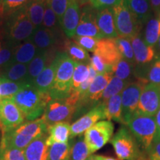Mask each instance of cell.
<instances>
[{"mask_svg": "<svg viewBox=\"0 0 160 160\" xmlns=\"http://www.w3.org/2000/svg\"><path fill=\"white\" fill-rule=\"evenodd\" d=\"M47 0H32L26 5L28 17L35 28L42 25Z\"/></svg>", "mask_w": 160, "mask_h": 160, "instance_id": "30", "label": "cell"}, {"mask_svg": "<svg viewBox=\"0 0 160 160\" xmlns=\"http://www.w3.org/2000/svg\"><path fill=\"white\" fill-rule=\"evenodd\" d=\"M48 133V126L42 118L24 122L16 128L2 133L1 145L12 148L25 150L33 140Z\"/></svg>", "mask_w": 160, "mask_h": 160, "instance_id": "1", "label": "cell"}, {"mask_svg": "<svg viewBox=\"0 0 160 160\" xmlns=\"http://www.w3.org/2000/svg\"><path fill=\"white\" fill-rule=\"evenodd\" d=\"M137 160H148L147 155L145 154V153H142V154L141 155V157H140Z\"/></svg>", "mask_w": 160, "mask_h": 160, "instance_id": "53", "label": "cell"}, {"mask_svg": "<svg viewBox=\"0 0 160 160\" xmlns=\"http://www.w3.org/2000/svg\"><path fill=\"white\" fill-rule=\"evenodd\" d=\"M133 47L136 64L139 65H145L152 62L157 57L154 47L148 45L145 40L140 36V33L131 39Z\"/></svg>", "mask_w": 160, "mask_h": 160, "instance_id": "18", "label": "cell"}, {"mask_svg": "<svg viewBox=\"0 0 160 160\" xmlns=\"http://www.w3.org/2000/svg\"><path fill=\"white\" fill-rule=\"evenodd\" d=\"M148 83L147 79L137 78V80L130 82L125 89L122 91V119L125 125L137 113L139 97L144 86Z\"/></svg>", "mask_w": 160, "mask_h": 160, "instance_id": "8", "label": "cell"}, {"mask_svg": "<svg viewBox=\"0 0 160 160\" xmlns=\"http://www.w3.org/2000/svg\"><path fill=\"white\" fill-rule=\"evenodd\" d=\"M77 1L79 2V5H87V4H88V2L89 0H77Z\"/></svg>", "mask_w": 160, "mask_h": 160, "instance_id": "52", "label": "cell"}, {"mask_svg": "<svg viewBox=\"0 0 160 160\" xmlns=\"http://www.w3.org/2000/svg\"><path fill=\"white\" fill-rule=\"evenodd\" d=\"M126 126L137 139L140 147L147 153L157 136L154 117L135 113Z\"/></svg>", "mask_w": 160, "mask_h": 160, "instance_id": "4", "label": "cell"}, {"mask_svg": "<svg viewBox=\"0 0 160 160\" xmlns=\"http://www.w3.org/2000/svg\"><path fill=\"white\" fill-rule=\"evenodd\" d=\"M77 108V105L71 103L67 98L51 99L41 118L48 127L61 122H70Z\"/></svg>", "mask_w": 160, "mask_h": 160, "instance_id": "10", "label": "cell"}, {"mask_svg": "<svg viewBox=\"0 0 160 160\" xmlns=\"http://www.w3.org/2000/svg\"><path fill=\"white\" fill-rule=\"evenodd\" d=\"M28 84L30 83L17 82L0 77V93L2 99H12Z\"/></svg>", "mask_w": 160, "mask_h": 160, "instance_id": "32", "label": "cell"}, {"mask_svg": "<svg viewBox=\"0 0 160 160\" xmlns=\"http://www.w3.org/2000/svg\"><path fill=\"white\" fill-rule=\"evenodd\" d=\"M58 23H59V22H58L57 16H56L55 13L53 11L51 6L49 5V4L47 2L42 25L44 26L46 28L51 30L52 31L54 32V30L55 28H57Z\"/></svg>", "mask_w": 160, "mask_h": 160, "instance_id": "43", "label": "cell"}, {"mask_svg": "<svg viewBox=\"0 0 160 160\" xmlns=\"http://www.w3.org/2000/svg\"><path fill=\"white\" fill-rule=\"evenodd\" d=\"M145 79L150 83L160 86V57H156L150 65Z\"/></svg>", "mask_w": 160, "mask_h": 160, "instance_id": "41", "label": "cell"}, {"mask_svg": "<svg viewBox=\"0 0 160 160\" xmlns=\"http://www.w3.org/2000/svg\"><path fill=\"white\" fill-rule=\"evenodd\" d=\"M89 68L90 64L88 65V64L76 63L73 77H72L71 93L77 91L80 85L88 78Z\"/></svg>", "mask_w": 160, "mask_h": 160, "instance_id": "34", "label": "cell"}, {"mask_svg": "<svg viewBox=\"0 0 160 160\" xmlns=\"http://www.w3.org/2000/svg\"><path fill=\"white\" fill-rule=\"evenodd\" d=\"M92 155L83 139L77 140L71 149V160H86Z\"/></svg>", "mask_w": 160, "mask_h": 160, "instance_id": "38", "label": "cell"}, {"mask_svg": "<svg viewBox=\"0 0 160 160\" xmlns=\"http://www.w3.org/2000/svg\"><path fill=\"white\" fill-rule=\"evenodd\" d=\"M134 71V65L122 58L112 66V73L114 77L125 81H130V77Z\"/></svg>", "mask_w": 160, "mask_h": 160, "instance_id": "33", "label": "cell"}, {"mask_svg": "<svg viewBox=\"0 0 160 160\" xmlns=\"http://www.w3.org/2000/svg\"><path fill=\"white\" fill-rule=\"evenodd\" d=\"M103 104L105 106V119L108 121L113 120L124 125L121 93L111 97L106 102Z\"/></svg>", "mask_w": 160, "mask_h": 160, "instance_id": "28", "label": "cell"}, {"mask_svg": "<svg viewBox=\"0 0 160 160\" xmlns=\"http://www.w3.org/2000/svg\"><path fill=\"white\" fill-rule=\"evenodd\" d=\"M64 51L68 57L76 63L90 64L91 57L88 52L83 48L73 42V40H66L64 42Z\"/></svg>", "mask_w": 160, "mask_h": 160, "instance_id": "29", "label": "cell"}, {"mask_svg": "<svg viewBox=\"0 0 160 160\" xmlns=\"http://www.w3.org/2000/svg\"><path fill=\"white\" fill-rule=\"evenodd\" d=\"M115 40L122 57L135 65L136 62L134 59V53H133L131 39H128V38L118 37L116 38Z\"/></svg>", "mask_w": 160, "mask_h": 160, "instance_id": "37", "label": "cell"}, {"mask_svg": "<svg viewBox=\"0 0 160 160\" xmlns=\"http://www.w3.org/2000/svg\"><path fill=\"white\" fill-rule=\"evenodd\" d=\"M90 65L95 70L97 74L110 73V72L112 73V66H110L104 62L103 60L95 53H93V55L91 57Z\"/></svg>", "mask_w": 160, "mask_h": 160, "instance_id": "46", "label": "cell"}, {"mask_svg": "<svg viewBox=\"0 0 160 160\" xmlns=\"http://www.w3.org/2000/svg\"><path fill=\"white\" fill-rule=\"evenodd\" d=\"M113 73H102V74H97L93 79L91 85H90L88 90L86 92L84 97L80 100L79 102V105H84V104H96L99 102L102 97L103 92L105 91L112 77Z\"/></svg>", "mask_w": 160, "mask_h": 160, "instance_id": "15", "label": "cell"}, {"mask_svg": "<svg viewBox=\"0 0 160 160\" xmlns=\"http://www.w3.org/2000/svg\"><path fill=\"white\" fill-rule=\"evenodd\" d=\"M80 16L81 8L79 2L77 0H70L60 24L64 33L70 39H72L76 35V31L79 25Z\"/></svg>", "mask_w": 160, "mask_h": 160, "instance_id": "16", "label": "cell"}, {"mask_svg": "<svg viewBox=\"0 0 160 160\" xmlns=\"http://www.w3.org/2000/svg\"><path fill=\"white\" fill-rule=\"evenodd\" d=\"M3 1H4V0H0V5H2V3H3Z\"/></svg>", "mask_w": 160, "mask_h": 160, "instance_id": "57", "label": "cell"}, {"mask_svg": "<svg viewBox=\"0 0 160 160\" xmlns=\"http://www.w3.org/2000/svg\"><path fill=\"white\" fill-rule=\"evenodd\" d=\"M97 24L102 38L116 39L118 37L112 8H106L97 11Z\"/></svg>", "mask_w": 160, "mask_h": 160, "instance_id": "19", "label": "cell"}, {"mask_svg": "<svg viewBox=\"0 0 160 160\" xmlns=\"http://www.w3.org/2000/svg\"><path fill=\"white\" fill-rule=\"evenodd\" d=\"M126 5L142 25H145L152 17L150 0H125Z\"/></svg>", "mask_w": 160, "mask_h": 160, "instance_id": "27", "label": "cell"}, {"mask_svg": "<svg viewBox=\"0 0 160 160\" xmlns=\"http://www.w3.org/2000/svg\"><path fill=\"white\" fill-rule=\"evenodd\" d=\"M71 149L68 142L52 144L49 146L48 160H70Z\"/></svg>", "mask_w": 160, "mask_h": 160, "instance_id": "36", "label": "cell"}, {"mask_svg": "<svg viewBox=\"0 0 160 160\" xmlns=\"http://www.w3.org/2000/svg\"><path fill=\"white\" fill-rule=\"evenodd\" d=\"M160 37V20L157 16L151 17L145 24L144 40L148 45L156 47Z\"/></svg>", "mask_w": 160, "mask_h": 160, "instance_id": "31", "label": "cell"}, {"mask_svg": "<svg viewBox=\"0 0 160 160\" xmlns=\"http://www.w3.org/2000/svg\"><path fill=\"white\" fill-rule=\"evenodd\" d=\"M48 135L43 134L33 140L24 150L25 160H48L49 146L47 144Z\"/></svg>", "mask_w": 160, "mask_h": 160, "instance_id": "22", "label": "cell"}, {"mask_svg": "<svg viewBox=\"0 0 160 160\" xmlns=\"http://www.w3.org/2000/svg\"><path fill=\"white\" fill-rule=\"evenodd\" d=\"M156 124H157V137H160V109L157 111V113H156L154 116Z\"/></svg>", "mask_w": 160, "mask_h": 160, "instance_id": "50", "label": "cell"}, {"mask_svg": "<svg viewBox=\"0 0 160 160\" xmlns=\"http://www.w3.org/2000/svg\"><path fill=\"white\" fill-rule=\"evenodd\" d=\"M122 0H89V5L93 9L99 10L106 8H112L120 2Z\"/></svg>", "mask_w": 160, "mask_h": 160, "instance_id": "47", "label": "cell"}, {"mask_svg": "<svg viewBox=\"0 0 160 160\" xmlns=\"http://www.w3.org/2000/svg\"><path fill=\"white\" fill-rule=\"evenodd\" d=\"M148 160H160V137H157L151 148L147 152Z\"/></svg>", "mask_w": 160, "mask_h": 160, "instance_id": "48", "label": "cell"}, {"mask_svg": "<svg viewBox=\"0 0 160 160\" xmlns=\"http://www.w3.org/2000/svg\"><path fill=\"white\" fill-rule=\"evenodd\" d=\"M129 82L130 81L122 80L113 76L107 88H106L103 92L102 97L101 99L102 103H105L111 97L117 94H119V93H121L122 91L125 89V88Z\"/></svg>", "mask_w": 160, "mask_h": 160, "instance_id": "35", "label": "cell"}, {"mask_svg": "<svg viewBox=\"0 0 160 160\" xmlns=\"http://www.w3.org/2000/svg\"><path fill=\"white\" fill-rule=\"evenodd\" d=\"M157 16L158 17V18H159V20H160V12H159V13H157Z\"/></svg>", "mask_w": 160, "mask_h": 160, "instance_id": "56", "label": "cell"}, {"mask_svg": "<svg viewBox=\"0 0 160 160\" xmlns=\"http://www.w3.org/2000/svg\"><path fill=\"white\" fill-rule=\"evenodd\" d=\"M118 37L131 39L140 33L142 25L130 11L125 0L112 7Z\"/></svg>", "mask_w": 160, "mask_h": 160, "instance_id": "6", "label": "cell"}, {"mask_svg": "<svg viewBox=\"0 0 160 160\" xmlns=\"http://www.w3.org/2000/svg\"><path fill=\"white\" fill-rule=\"evenodd\" d=\"M72 40L81 46L82 48H83L87 51L94 53L99 39H97V38L90 37H78V36H74V37L72 38Z\"/></svg>", "mask_w": 160, "mask_h": 160, "instance_id": "45", "label": "cell"}, {"mask_svg": "<svg viewBox=\"0 0 160 160\" xmlns=\"http://www.w3.org/2000/svg\"><path fill=\"white\" fill-rule=\"evenodd\" d=\"M58 65L55 80L49 94L52 99H65L69 97L76 62L63 52L57 53Z\"/></svg>", "mask_w": 160, "mask_h": 160, "instance_id": "3", "label": "cell"}, {"mask_svg": "<svg viewBox=\"0 0 160 160\" xmlns=\"http://www.w3.org/2000/svg\"><path fill=\"white\" fill-rule=\"evenodd\" d=\"M28 121L39 119L52 99L48 93H42L32 84H28L13 98Z\"/></svg>", "mask_w": 160, "mask_h": 160, "instance_id": "2", "label": "cell"}, {"mask_svg": "<svg viewBox=\"0 0 160 160\" xmlns=\"http://www.w3.org/2000/svg\"><path fill=\"white\" fill-rule=\"evenodd\" d=\"M156 47H157L158 52H159V53H160V37L159 39V41H158V42L157 44V45H156Z\"/></svg>", "mask_w": 160, "mask_h": 160, "instance_id": "54", "label": "cell"}, {"mask_svg": "<svg viewBox=\"0 0 160 160\" xmlns=\"http://www.w3.org/2000/svg\"><path fill=\"white\" fill-rule=\"evenodd\" d=\"M159 109L160 86L148 82L142 91L136 113L154 117Z\"/></svg>", "mask_w": 160, "mask_h": 160, "instance_id": "12", "label": "cell"}, {"mask_svg": "<svg viewBox=\"0 0 160 160\" xmlns=\"http://www.w3.org/2000/svg\"><path fill=\"white\" fill-rule=\"evenodd\" d=\"M8 17V39L14 45L30 39L35 27L28 14L27 7L25 6L17 10Z\"/></svg>", "mask_w": 160, "mask_h": 160, "instance_id": "5", "label": "cell"}, {"mask_svg": "<svg viewBox=\"0 0 160 160\" xmlns=\"http://www.w3.org/2000/svg\"><path fill=\"white\" fill-rule=\"evenodd\" d=\"M97 11L90 5H84L75 36L103 39L97 24Z\"/></svg>", "mask_w": 160, "mask_h": 160, "instance_id": "13", "label": "cell"}, {"mask_svg": "<svg viewBox=\"0 0 160 160\" xmlns=\"http://www.w3.org/2000/svg\"><path fill=\"white\" fill-rule=\"evenodd\" d=\"M47 2L57 16L59 23L61 24L63 15L67 9L70 0H47Z\"/></svg>", "mask_w": 160, "mask_h": 160, "instance_id": "44", "label": "cell"}, {"mask_svg": "<svg viewBox=\"0 0 160 160\" xmlns=\"http://www.w3.org/2000/svg\"><path fill=\"white\" fill-rule=\"evenodd\" d=\"M0 77L17 82H28V65L17 62H8L2 67Z\"/></svg>", "mask_w": 160, "mask_h": 160, "instance_id": "26", "label": "cell"}, {"mask_svg": "<svg viewBox=\"0 0 160 160\" xmlns=\"http://www.w3.org/2000/svg\"><path fill=\"white\" fill-rule=\"evenodd\" d=\"M25 116L13 99H2L0 102V128L2 133L16 128L24 122Z\"/></svg>", "mask_w": 160, "mask_h": 160, "instance_id": "11", "label": "cell"}, {"mask_svg": "<svg viewBox=\"0 0 160 160\" xmlns=\"http://www.w3.org/2000/svg\"><path fill=\"white\" fill-rule=\"evenodd\" d=\"M2 101V97H1V93H0V102H1Z\"/></svg>", "mask_w": 160, "mask_h": 160, "instance_id": "58", "label": "cell"}, {"mask_svg": "<svg viewBox=\"0 0 160 160\" xmlns=\"http://www.w3.org/2000/svg\"><path fill=\"white\" fill-rule=\"evenodd\" d=\"M86 160H97V159H96L95 155H93V154H92V155L90 156V157H89L88 158V159H86Z\"/></svg>", "mask_w": 160, "mask_h": 160, "instance_id": "55", "label": "cell"}, {"mask_svg": "<svg viewBox=\"0 0 160 160\" xmlns=\"http://www.w3.org/2000/svg\"><path fill=\"white\" fill-rule=\"evenodd\" d=\"M30 40L34 44L39 51H45L51 49L55 45L57 39L54 32L40 25L35 28Z\"/></svg>", "mask_w": 160, "mask_h": 160, "instance_id": "24", "label": "cell"}, {"mask_svg": "<svg viewBox=\"0 0 160 160\" xmlns=\"http://www.w3.org/2000/svg\"><path fill=\"white\" fill-rule=\"evenodd\" d=\"M32 0H4L3 9L5 17H8L17 10L25 7Z\"/></svg>", "mask_w": 160, "mask_h": 160, "instance_id": "42", "label": "cell"}, {"mask_svg": "<svg viewBox=\"0 0 160 160\" xmlns=\"http://www.w3.org/2000/svg\"><path fill=\"white\" fill-rule=\"evenodd\" d=\"M0 160H25L24 150L0 145Z\"/></svg>", "mask_w": 160, "mask_h": 160, "instance_id": "40", "label": "cell"}, {"mask_svg": "<svg viewBox=\"0 0 160 160\" xmlns=\"http://www.w3.org/2000/svg\"><path fill=\"white\" fill-rule=\"evenodd\" d=\"M38 51L39 50L31 40H26L15 46L10 62L28 65L37 54Z\"/></svg>", "mask_w": 160, "mask_h": 160, "instance_id": "23", "label": "cell"}, {"mask_svg": "<svg viewBox=\"0 0 160 160\" xmlns=\"http://www.w3.org/2000/svg\"><path fill=\"white\" fill-rule=\"evenodd\" d=\"M103 119H105V106L101 102L72 124L71 125V138L79 137L83 134L92 126L99 122V120Z\"/></svg>", "mask_w": 160, "mask_h": 160, "instance_id": "14", "label": "cell"}, {"mask_svg": "<svg viewBox=\"0 0 160 160\" xmlns=\"http://www.w3.org/2000/svg\"><path fill=\"white\" fill-rule=\"evenodd\" d=\"M58 59L57 56H55L53 62L48 65L41 72V73L32 82V85L39 91L49 93L54 83Z\"/></svg>", "mask_w": 160, "mask_h": 160, "instance_id": "21", "label": "cell"}, {"mask_svg": "<svg viewBox=\"0 0 160 160\" xmlns=\"http://www.w3.org/2000/svg\"><path fill=\"white\" fill-rule=\"evenodd\" d=\"M114 125L108 120H102L84 133V141L91 153H95L109 142L113 137Z\"/></svg>", "mask_w": 160, "mask_h": 160, "instance_id": "9", "label": "cell"}, {"mask_svg": "<svg viewBox=\"0 0 160 160\" xmlns=\"http://www.w3.org/2000/svg\"><path fill=\"white\" fill-rule=\"evenodd\" d=\"M16 45L8 38L5 39L0 37V67H3L11 61Z\"/></svg>", "mask_w": 160, "mask_h": 160, "instance_id": "39", "label": "cell"}, {"mask_svg": "<svg viewBox=\"0 0 160 160\" xmlns=\"http://www.w3.org/2000/svg\"><path fill=\"white\" fill-rule=\"evenodd\" d=\"M47 144L68 142L71 137V125L69 122H61L48 127Z\"/></svg>", "mask_w": 160, "mask_h": 160, "instance_id": "25", "label": "cell"}, {"mask_svg": "<svg viewBox=\"0 0 160 160\" xmlns=\"http://www.w3.org/2000/svg\"><path fill=\"white\" fill-rule=\"evenodd\" d=\"M93 53L99 56L104 62L110 66L115 65L122 58L117 48L115 39L110 38H103L98 40L97 48Z\"/></svg>", "mask_w": 160, "mask_h": 160, "instance_id": "17", "label": "cell"}, {"mask_svg": "<svg viewBox=\"0 0 160 160\" xmlns=\"http://www.w3.org/2000/svg\"><path fill=\"white\" fill-rule=\"evenodd\" d=\"M96 159L97 160H118L116 158L111 157H106V156H102V155H95Z\"/></svg>", "mask_w": 160, "mask_h": 160, "instance_id": "51", "label": "cell"}, {"mask_svg": "<svg viewBox=\"0 0 160 160\" xmlns=\"http://www.w3.org/2000/svg\"><path fill=\"white\" fill-rule=\"evenodd\" d=\"M54 58L51 49L38 51L36 57L28 65V82L31 84L41 72L53 62Z\"/></svg>", "mask_w": 160, "mask_h": 160, "instance_id": "20", "label": "cell"}, {"mask_svg": "<svg viewBox=\"0 0 160 160\" xmlns=\"http://www.w3.org/2000/svg\"><path fill=\"white\" fill-rule=\"evenodd\" d=\"M119 160H137L142 154L139 145L126 127H121L111 140Z\"/></svg>", "mask_w": 160, "mask_h": 160, "instance_id": "7", "label": "cell"}, {"mask_svg": "<svg viewBox=\"0 0 160 160\" xmlns=\"http://www.w3.org/2000/svg\"><path fill=\"white\" fill-rule=\"evenodd\" d=\"M152 11L156 13L160 12V0H150Z\"/></svg>", "mask_w": 160, "mask_h": 160, "instance_id": "49", "label": "cell"}]
</instances>
